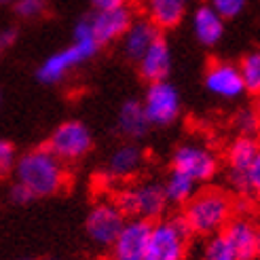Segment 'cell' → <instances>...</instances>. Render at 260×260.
Wrapping results in <instances>:
<instances>
[{
	"mask_svg": "<svg viewBox=\"0 0 260 260\" xmlns=\"http://www.w3.org/2000/svg\"><path fill=\"white\" fill-rule=\"evenodd\" d=\"M17 0H0V5H15Z\"/></svg>",
	"mask_w": 260,
	"mask_h": 260,
	"instance_id": "32",
	"label": "cell"
},
{
	"mask_svg": "<svg viewBox=\"0 0 260 260\" xmlns=\"http://www.w3.org/2000/svg\"><path fill=\"white\" fill-rule=\"evenodd\" d=\"M15 163H17V152L13 148V144L7 140H0V178L9 176L15 170Z\"/></svg>",
	"mask_w": 260,
	"mask_h": 260,
	"instance_id": "26",
	"label": "cell"
},
{
	"mask_svg": "<svg viewBox=\"0 0 260 260\" xmlns=\"http://www.w3.org/2000/svg\"><path fill=\"white\" fill-rule=\"evenodd\" d=\"M148 235L150 222H146V220H127L119 237L110 245V260H144Z\"/></svg>",
	"mask_w": 260,
	"mask_h": 260,
	"instance_id": "12",
	"label": "cell"
},
{
	"mask_svg": "<svg viewBox=\"0 0 260 260\" xmlns=\"http://www.w3.org/2000/svg\"><path fill=\"white\" fill-rule=\"evenodd\" d=\"M138 70L142 74V79L148 81V83H159V81H165L167 74L172 70V51H170V45H167L163 38H159L154 43L142 59L138 61Z\"/></svg>",
	"mask_w": 260,
	"mask_h": 260,
	"instance_id": "16",
	"label": "cell"
},
{
	"mask_svg": "<svg viewBox=\"0 0 260 260\" xmlns=\"http://www.w3.org/2000/svg\"><path fill=\"white\" fill-rule=\"evenodd\" d=\"M91 32H93L98 45H108L125 36L129 25L134 23V13L129 7L112 9V11H95L91 17H87Z\"/></svg>",
	"mask_w": 260,
	"mask_h": 260,
	"instance_id": "13",
	"label": "cell"
},
{
	"mask_svg": "<svg viewBox=\"0 0 260 260\" xmlns=\"http://www.w3.org/2000/svg\"><path fill=\"white\" fill-rule=\"evenodd\" d=\"M142 108H144V114L150 127L172 125L180 116V108H182L178 89L167 81L150 83L146 89L144 102H142Z\"/></svg>",
	"mask_w": 260,
	"mask_h": 260,
	"instance_id": "8",
	"label": "cell"
},
{
	"mask_svg": "<svg viewBox=\"0 0 260 260\" xmlns=\"http://www.w3.org/2000/svg\"><path fill=\"white\" fill-rule=\"evenodd\" d=\"M180 216L190 235L216 237L233 220V201L220 188H203L184 203V212Z\"/></svg>",
	"mask_w": 260,
	"mask_h": 260,
	"instance_id": "2",
	"label": "cell"
},
{
	"mask_svg": "<svg viewBox=\"0 0 260 260\" xmlns=\"http://www.w3.org/2000/svg\"><path fill=\"white\" fill-rule=\"evenodd\" d=\"M11 199L15 201V203H19V205H23V203L32 201L34 197H32V194L25 190L21 184H17V182H15V184H13V188H11Z\"/></svg>",
	"mask_w": 260,
	"mask_h": 260,
	"instance_id": "30",
	"label": "cell"
},
{
	"mask_svg": "<svg viewBox=\"0 0 260 260\" xmlns=\"http://www.w3.org/2000/svg\"><path fill=\"white\" fill-rule=\"evenodd\" d=\"M190 231L182 216L159 218L150 224L144 260H184L188 250Z\"/></svg>",
	"mask_w": 260,
	"mask_h": 260,
	"instance_id": "5",
	"label": "cell"
},
{
	"mask_svg": "<svg viewBox=\"0 0 260 260\" xmlns=\"http://www.w3.org/2000/svg\"><path fill=\"white\" fill-rule=\"evenodd\" d=\"M163 192H165L167 203L184 205L186 201H190L192 194L197 192V182L190 180L186 174L172 170L170 174H167L165 182H163Z\"/></svg>",
	"mask_w": 260,
	"mask_h": 260,
	"instance_id": "21",
	"label": "cell"
},
{
	"mask_svg": "<svg viewBox=\"0 0 260 260\" xmlns=\"http://www.w3.org/2000/svg\"><path fill=\"white\" fill-rule=\"evenodd\" d=\"M260 152L256 138L237 136L226 148V170L229 182L237 192H248V170Z\"/></svg>",
	"mask_w": 260,
	"mask_h": 260,
	"instance_id": "10",
	"label": "cell"
},
{
	"mask_svg": "<svg viewBox=\"0 0 260 260\" xmlns=\"http://www.w3.org/2000/svg\"><path fill=\"white\" fill-rule=\"evenodd\" d=\"M237 68H239L245 91H248V93H254V95H260V51L248 53L241 59V63Z\"/></svg>",
	"mask_w": 260,
	"mask_h": 260,
	"instance_id": "22",
	"label": "cell"
},
{
	"mask_svg": "<svg viewBox=\"0 0 260 260\" xmlns=\"http://www.w3.org/2000/svg\"><path fill=\"white\" fill-rule=\"evenodd\" d=\"M161 38V30L154 25L148 17L146 19H134L129 30L123 36V51L132 61H140L142 55Z\"/></svg>",
	"mask_w": 260,
	"mask_h": 260,
	"instance_id": "15",
	"label": "cell"
},
{
	"mask_svg": "<svg viewBox=\"0 0 260 260\" xmlns=\"http://www.w3.org/2000/svg\"><path fill=\"white\" fill-rule=\"evenodd\" d=\"M116 127L119 132L129 138V140H138L148 132V119L144 114V108H142V102L138 100H127L121 110H119V119H116Z\"/></svg>",
	"mask_w": 260,
	"mask_h": 260,
	"instance_id": "20",
	"label": "cell"
},
{
	"mask_svg": "<svg viewBox=\"0 0 260 260\" xmlns=\"http://www.w3.org/2000/svg\"><path fill=\"white\" fill-rule=\"evenodd\" d=\"M192 32L205 47H214L224 34V19L210 5H201L192 11Z\"/></svg>",
	"mask_w": 260,
	"mask_h": 260,
	"instance_id": "18",
	"label": "cell"
},
{
	"mask_svg": "<svg viewBox=\"0 0 260 260\" xmlns=\"http://www.w3.org/2000/svg\"><path fill=\"white\" fill-rule=\"evenodd\" d=\"M190 3L192 0H146L148 19L159 30H172L184 19Z\"/></svg>",
	"mask_w": 260,
	"mask_h": 260,
	"instance_id": "19",
	"label": "cell"
},
{
	"mask_svg": "<svg viewBox=\"0 0 260 260\" xmlns=\"http://www.w3.org/2000/svg\"><path fill=\"white\" fill-rule=\"evenodd\" d=\"M119 210L132 220H159L167 210V199L163 192V184L154 180H142L132 186H125L114 197Z\"/></svg>",
	"mask_w": 260,
	"mask_h": 260,
	"instance_id": "4",
	"label": "cell"
},
{
	"mask_svg": "<svg viewBox=\"0 0 260 260\" xmlns=\"http://www.w3.org/2000/svg\"><path fill=\"white\" fill-rule=\"evenodd\" d=\"M201 260H237V258H235V254H233L231 248L226 245L224 237L216 235V237H210V241L205 243Z\"/></svg>",
	"mask_w": 260,
	"mask_h": 260,
	"instance_id": "24",
	"label": "cell"
},
{
	"mask_svg": "<svg viewBox=\"0 0 260 260\" xmlns=\"http://www.w3.org/2000/svg\"><path fill=\"white\" fill-rule=\"evenodd\" d=\"M205 89L220 100H237L245 93L239 68L229 61H216L205 72Z\"/></svg>",
	"mask_w": 260,
	"mask_h": 260,
	"instance_id": "14",
	"label": "cell"
},
{
	"mask_svg": "<svg viewBox=\"0 0 260 260\" xmlns=\"http://www.w3.org/2000/svg\"><path fill=\"white\" fill-rule=\"evenodd\" d=\"M93 146L89 127L81 121H66L51 134L47 148L55 154L59 161H79Z\"/></svg>",
	"mask_w": 260,
	"mask_h": 260,
	"instance_id": "7",
	"label": "cell"
},
{
	"mask_svg": "<svg viewBox=\"0 0 260 260\" xmlns=\"http://www.w3.org/2000/svg\"><path fill=\"white\" fill-rule=\"evenodd\" d=\"M45 11V0H17L15 13L23 19H34Z\"/></svg>",
	"mask_w": 260,
	"mask_h": 260,
	"instance_id": "27",
	"label": "cell"
},
{
	"mask_svg": "<svg viewBox=\"0 0 260 260\" xmlns=\"http://www.w3.org/2000/svg\"><path fill=\"white\" fill-rule=\"evenodd\" d=\"M237 260L260 258V229L248 218H233L220 233Z\"/></svg>",
	"mask_w": 260,
	"mask_h": 260,
	"instance_id": "11",
	"label": "cell"
},
{
	"mask_svg": "<svg viewBox=\"0 0 260 260\" xmlns=\"http://www.w3.org/2000/svg\"><path fill=\"white\" fill-rule=\"evenodd\" d=\"M233 127H235L237 136L256 138V134L260 132V116L256 108H241L233 119Z\"/></svg>",
	"mask_w": 260,
	"mask_h": 260,
	"instance_id": "23",
	"label": "cell"
},
{
	"mask_svg": "<svg viewBox=\"0 0 260 260\" xmlns=\"http://www.w3.org/2000/svg\"><path fill=\"white\" fill-rule=\"evenodd\" d=\"M127 222L125 214L119 210V205L110 199H104L98 201L91 212L87 214L85 220V231H87V237L91 239V243L95 248L102 250H110V245L114 243V239L119 237V233L123 229V224Z\"/></svg>",
	"mask_w": 260,
	"mask_h": 260,
	"instance_id": "6",
	"label": "cell"
},
{
	"mask_svg": "<svg viewBox=\"0 0 260 260\" xmlns=\"http://www.w3.org/2000/svg\"><path fill=\"white\" fill-rule=\"evenodd\" d=\"M15 178L32 197H53L68 184V172L63 161H59L47 146L34 148L17 157Z\"/></svg>",
	"mask_w": 260,
	"mask_h": 260,
	"instance_id": "1",
	"label": "cell"
},
{
	"mask_svg": "<svg viewBox=\"0 0 260 260\" xmlns=\"http://www.w3.org/2000/svg\"><path fill=\"white\" fill-rule=\"evenodd\" d=\"M144 165V150L140 146L127 142L116 148L106 163V178L110 180H125L138 174Z\"/></svg>",
	"mask_w": 260,
	"mask_h": 260,
	"instance_id": "17",
	"label": "cell"
},
{
	"mask_svg": "<svg viewBox=\"0 0 260 260\" xmlns=\"http://www.w3.org/2000/svg\"><path fill=\"white\" fill-rule=\"evenodd\" d=\"M256 112H258V116H260V95H258V104H256Z\"/></svg>",
	"mask_w": 260,
	"mask_h": 260,
	"instance_id": "33",
	"label": "cell"
},
{
	"mask_svg": "<svg viewBox=\"0 0 260 260\" xmlns=\"http://www.w3.org/2000/svg\"><path fill=\"white\" fill-rule=\"evenodd\" d=\"M248 192L256 194V197L260 199V152L256 154L254 163L248 170Z\"/></svg>",
	"mask_w": 260,
	"mask_h": 260,
	"instance_id": "28",
	"label": "cell"
},
{
	"mask_svg": "<svg viewBox=\"0 0 260 260\" xmlns=\"http://www.w3.org/2000/svg\"><path fill=\"white\" fill-rule=\"evenodd\" d=\"M98 49H100V45L95 41L93 32H91V25H89L87 17H83L74 25V43L68 45L66 49L57 51V53L49 55L41 66H38V70H36L38 81H43L47 85H55V83L63 81L72 68L81 66V63L93 57L98 53Z\"/></svg>",
	"mask_w": 260,
	"mask_h": 260,
	"instance_id": "3",
	"label": "cell"
},
{
	"mask_svg": "<svg viewBox=\"0 0 260 260\" xmlns=\"http://www.w3.org/2000/svg\"><path fill=\"white\" fill-rule=\"evenodd\" d=\"M15 38H17V30L15 28H7V30L0 32V53H3L7 47H11L13 43H15Z\"/></svg>",
	"mask_w": 260,
	"mask_h": 260,
	"instance_id": "31",
	"label": "cell"
},
{
	"mask_svg": "<svg viewBox=\"0 0 260 260\" xmlns=\"http://www.w3.org/2000/svg\"><path fill=\"white\" fill-rule=\"evenodd\" d=\"M172 170L186 174L190 180L199 184V182L212 180L218 174V157L212 148L194 144V142H186V144H180L174 150Z\"/></svg>",
	"mask_w": 260,
	"mask_h": 260,
	"instance_id": "9",
	"label": "cell"
},
{
	"mask_svg": "<svg viewBox=\"0 0 260 260\" xmlns=\"http://www.w3.org/2000/svg\"><path fill=\"white\" fill-rule=\"evenodd\" d=\"M245 3H248V0H210L207 5H210L222 19H231V17H237L243 11Z\"/></svg>",
	"mask_w": 260,
	"mask_h": 260,
	"instance_id": "25",
	"label": "cell"
},
{
	"mask_svg": "<svg viewBox=\"0 0 260 260\" xmlns=\"http://www.w3.org/2000/svg\"><path fill=\"white\" fill-rule=\"evenodd\" d=\"M93 5L95 11H112V9H121L127 7V0H89Z\"/></svg>",
	"mask_w": 260,
	"mask_h": 260,
	"instance_id": "29",
	"label": "cell"
}]
</instances>
